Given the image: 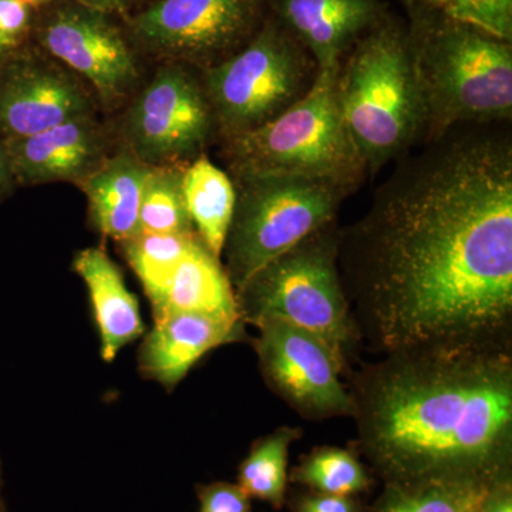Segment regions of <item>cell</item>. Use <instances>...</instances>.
<instances>
[{
  "mask_svg": "<svg viewBox=\"0 0 512 512\" xmlns=\"http://www.w3.org/2000/svg\"><path fill=\"white\" fill-rule=\"evenodd\" d=\"M346 377L352 448L383 485L512 478V346L404 350Z\"/></svg>",
  "mask_w": 512,
  "mask_h": 512,
  "instance_id": "2",
  "label": "cell"
},
{
  "mask_svg": "<svg viewBox=\"0 0 512 512\" xmlns=\"http://www.w3.org/2000/svg\"><path fill=\"white\" fill-rule=\"evenodd\" d=\"M3 143L15 184L25 185L82 181L103 161L106 147L92 113Z\"/></svg>",
  "mask_w": 512,
  "mask_h": 512,
  "instance_id": "14",
  "label": "cell"
},
{
  "mask_svg": "<svg viewBox=\"0 0 512 512\" xmlns=\"http://www.w3.org/2000/svg\"><path fill=\"white\" fill-rule=\"evenodd\" d=\"M29 22L30 8L23 0H0V53H13Z\"/></svg>",
  "mask_w": 512,
  "mask_h": 512,
  "instance_id": "28",
  "label": "cell"
},
{
  "mask_svg": "<svg viewBox=\"0 0 512 512\" xmlns=\"http://www.w3.org/2000/svg\"><path fill=\"white\" fill-rule=\"evenodd\" d=\"M339 229H320L279 256L235 292L245 325L282 320L312 333L328 346L343 376L360 349L339 272Z\"/></svg>",
  "mask_w": 512,
  "mask_h": 512,
  "instance_id": "5",
  "label": "cell"
},
{
  "mask_svg": "<svg viewBox=\"0 0 512 512\" xmlns=\"http://www.w3.org/2000/svg\"><path fill=\"white\" fill-rule=\"evenodd\" d=\"M238 184L224 245L225 272L235 292L259 269L335 224L348 192L328 181L282 175H247Z\"/></svg>",
  "mask_w": 512,
  "mask_h": 512,
  "instance_id": "7",
  "label": "cell"
},
{
  "mask_svg": "<svg viewBox=\"0 0 512 512\" xmlns=\"http://www.w3.org/2000/svg\"><path fill=\"white\" fill-rule=\"evenodd\" d=\"M289 481L319 494L359 497L375 484L372 471L353 448H313L289 473Z\"/></svg>",
  "mask_w": 512,
  "mask_h": 512,
  "instance_id": "22",
  "label": "cell"
},
{
  "mask_svg": "<svg viewBox=\"0 0 512 512\" xmlns=\"http://www.w3.org/2000/svg\"><path fill=\"white\" fill-rule=\"evenodd\" d=\"M0 512H6L5 503H3L2 498H0Z\"/></svg>",
  "mask_w": 512,
  "mask_h": 512,
  "instance_id": "33",
  "label": "cell"
},
{
  "mask_svg": "<svg viewBox=\"0 0 512 512\" xmlns=\"http://www.w3.org/2000/svg\"><path fill=\"white\" fill-rule=\"evenodd\" d=\"M292 512H367L359 497L313 493L298 494L289 503Z\"/></svg>",
  "mask_w": 512,
  "mask_h": 512,
  "instance_id": "29",
  "label": "cell"
},
{
  "mask_svg": "<svg viewBox=\"0 0 512 512\" xmlns=\"http://www.w3.org/2000/svg\"><path fill=\"white\" fill-rule=\"evenodd\" d=\"M436 140L339 231L350 315L376 356L512 346L510 140Z\"/></svg>",
  "mask_w": 512,
  "mask_h": 512,
  "instance_id": "1",
  "label": "cell"
},
{
  "mask_svg": "<svg viewBox=\"0 0 512 512\" xmlns=\"http://www.w3.org/2000/svg\"><path fill=\"white\" fill-rule=\"evenodd\" d=\"M183 174L184 170L174 164L153 165L141 198L138 232H195L185 205Z\"/></svg>",
  "mask_w": 512,
  "mask_h": 512,
  "instance_id": "25",
  "label": "cell"
},
{
  "mask_svg": "<svg viewBox=\"0 0 512 512\" xmlns=\"http://www.w3.org/2000/svg\"><path fill=\"white\" fill-rule=\"evenodd\" d=\"M254 349L266 386L309 421L353 417L355 404L342 367L328 346L301 328L266 319L256 323Z\"/></svg>",
  "mask_w": 512,
  "mask_h": 512,
  "instance_id": "9",
  "label": "cell"
},
{
  "mask_svg": "<svg viewBox=\"0 0 512 512\" xmlns=\"http://www.w3.org/2000/svg\"><path fill=\"white\" fill-rule=\"evenodd\" d=\"M336 93L343 123L366 168L404 153L424 128L409 29L384 16L340 62Z\"/></svg>",
  "mask_w": 512,
  "mask_h": 512,
  "instance_id": "4",
  "label": "cell"
},
{
  "mask_svg": "<svg viewBox=\"0 0 512 512\" xmlns=\"http://www.w3.org/2000/svg\"><path fill=\"white\" fill-rule=\"evenodd\" d=\"M211 130L207 94L180 66L158 70L126 120L130 153L150 165L175 164L204 147Z\"/></svg>",
  "mask_w": 512,
  "mask_h": 512,
  "instance_id": "10",
  "label": "cell"
},
{
  "mask_svg": "<svg viewBox=\"0 0 512 512\" xmlns=\"http://www.w3.org/2000/svg\"><path fill=\"white\" fill-rule=\"evenodd\" d=\"M276 20L316 70H335L357 40L386 16L380 0H274Z\"/></svg>",
  "mask_w": 512,
  "mask_h": 512,
  "instance_id": "16",
  "label": "cell"
},
{
  "mask_svg": "<svg viewBox=\"0 0 512 512\" xmlns=\"http://www.w3.org/2000/svg\"><path fill=\"white\" fill-rule=\"evenodd\" d=\"M79 86L60 70L26 57L0 64V138L42 133L92 111Z\"/></svg>",
  "mask_w": 512,
  "mask_h": 512,
  "instance_id": "13",
  "label": "cell"
},
{
  "mask_svg": "<svg viewBox=\"0 0 512 512\" xmlns=\"http://www.w3.org/2000/svg\"><path fill=\"white\" fill-rule=\"evenodd\" d=\"M429 8L512 42V0H420Z\"/></svg>",
  "mask_w": 512,
  "mask_h": 512,
  "instance_id": "26",
  "label": "cell"
},
{
  "mask_svg": "<svg viewBox=\"0 0 512 512\" xmlns=\"http://www.w3.org/2000/svg\"><path fill=\"white\" fill-rule=\"evenodd\" d=\"M409 36L430 136L461 123L510 119V40L412 0Z\"/></svg>",
  "mask_w": 512,
  "mask_h": 512,
  "instance_id": "3",
  "label": "cell"
},
{
  "mask_svg": "<svg viewBox=\"0 0 512 512\" xmlns=\"http://www.w3.org/2000/svg\"><path fill=\"white\" fill-rule=\"evenodd\" d=\"M200 512H252L251 497L238 484L197 485Z\"/></svg>",
  "mask_w": 512,
  "mask_h": 512,
  "instance_id": "27",
  "label": "cell"
},
{
  "mask_svg": "<svg viewBox=\"0 0 512 512\" xmlns=\"http://www.w3.org/2000/svg\"><path fill=\"white\" fill-rule=\"evenodd\" d=\"M23 2H25L26 5H28L29 8L32 9L39 8V6L45 5V3L50 2V0H23Z\"/></svg>",
  "mask_w": 512,
  "mask_h": 512,
  "instance_id": "32",
  "label": "cell"
},
{
  "mask_svg": "<svg viewBox=\"0 0 512 512\" xmlns=\"http://www.w3.org/2000/svg\"><path fill=\"white\" fill-rule=\"evenodd\" d=\"M73 269L89 291L100 333L101 357L113 362L127 343L144 333L136 296L128 291L120 269L104 249H83L74 258Z\"/></svg>",
  "mask_w": 512,
  "mask_h": 512,
  "instance_id": "17",
  "label": "cell"
},
{
  "mask_svg": "<svg viewBox=\"0 0 512 512\" xmlns=\"http://www.w3.org/2000/svg\"><path fill=\"white\" fill-rule=\"evenodd\" d=\"M471 512H474V511H471Z\"/></svg>",
  "mask_w": 512,
  "mask_h": 512,
  "instance_id": "35",
  "label": "cell"
},
{
  "mask_svg": "<svg viewBox=\"0 0 512 512\" xmlns=\"http://www.w3.org/2000/svg\"><path fill=\"white\" fill-rule=\"evenodd\" d=\"M247 338L241 318L175 312L156 320L138 350V370L173 390L210 350Z\"/></svg>",
  "mask_w": 512,
  "mask_h": 512,
  "instance_id": "15",
  "label": "cell"
},
{
  "mask_svg": "<svg viewBox=\"0 0 512 512\" xmlns=\"http://www.w3.org/2000/svg\"><path fill=\"white\" fill-rule=\"evenodd\" d=\"M197 232L190 234H151L137 232L119 242L124 258L140 279L154 309L161 299L181 259L187 254Z\"/></svg>",
  "mask_w": 512,
  "mask_h": 512,
  "instance_id": "23",
  "label": "cell"
},
{
  "mask_svg": "<svg viewBox=\"0 0 512 512\" xmlns=\"http://www.w3.org/2000/svg\"><path fill=\"white\" fill-rule=\"evenodd\" d=\"M312 57L269 20L238 53L207 72V99L229 137L275 119L311 89Z\"/></svg>",
  "mask_w": 512,
  "mask_h": 512,
  "instance_id": "8",
  "label": "cell"
},
{
  "mask_svg": "<svg viewBox=\"0 0 512 512\" xmlns=\"http://www.w3.org/2000/svg\"><path fill=\"white\" fill-rule=\"evenodd\" d=\"M488 487L476 483L384 484L367 512H471Z\"/></svg>",
  "mask_w": 512,
  "mask_h": 512,
  "instance_id": "24",
  "label": "cell"
},
{
  "mask_svg": "<svg viewBox=\"0 0 512 512\" xmlns=\"http://www.w3.org/2000/svg\"><path fill=\"white\" fill-rule=\"evenodd\" d=\"M9 55H5V53H0V64L3 63V60L6 59V57H8Z\"/></svg>",
  "mask_w": 512,
  "mask_h": 512,
  "instance_id": "34",
  "label": "cell"
},
{
  "mask_svg": "<svg viewBox=\"0 0 512 512\" xmlns=\"http://www.w3.org/2000/svg\"><path fill=\"white\" fill-rule=\"evenodd\" d=\"M43 46L89 80L104 100H116L136 80V63L119 30L86 6L56 10L40 32Z\"/></svg>",
  "mask_w": 512,
  "mask_h": 512,
  "instance_id": "12",
  "label": "cell"
},
{
  "mask_svg": "<svg viewBox=\"0 0 512 512\" xmlns=\"http://www.w3.org/2000/svg\"><path fill=\"white\" fill-rule=\"evenodd\" d=\"M175 312L210 313L241 318L235 291L220 258L195 238L181 259L161 299L154 320Z\"/></svg>",
  "mask_w": 512,
  "mask_h": 512,
  "instance_id": "19",
  "label": "cell"
},
{
  "mask_svg": "<svg viewBox=\"0 0 512 512\" xmlns=\"http://www.w3.org/2000/svg\"><path fill=\"white\" fill-rule=\"evenodd\" d=\"M261 0H158L133 20L134 35L165 55L207 60L252 37Z\"/></svg>",
  "mask_w": 512,
  "mask_h": 512,
  "instance_id": "11",
  "label": "cell"
},
{
  "mask_svg": "<svg viewBox=\"0 0 512 512\" xmlns=\"http://www.w3.org/2000/svg\"><path fill=\"white\" fill-rule=\"evenodd\" d=\"M153 165L133 153L103 160L82 180L94 227L121 242L138 232L141 198Z\"/></svg>",
  "mask_w": 512,
  "mask_h": 512,
  "instance_id": "18",
  "label": "cell"
},
{
  "mask_svg": "<svg viewBox=\"0 0 512 512\" xmlns=\"http://www.w3.org/2000/svg\"><path fill=\"white\" fill-rule=\"evenodd\" d=\"M338 69L320 70L311 89L275 119L231 136L238 177L282 175L328 181L349 191L366 170L340 114Z\"/></svg>",
  "mask_w": 512,
  "mask_h": 512,
  "instance_id": "6",
  "label": "cell"
},
{
  "mask_svg": "<svg viewBox=\"0 0 512 512\" xmlns=\"http://www.w3.org/2000/svg\"><path fill=\"white\" fill-rule=\"evenodd\" d=\"M303 436L299 427H279L252 444L238 470V485L251 498L282 510L289 481V450Z\"/></svg>",
  "mask_w": 512,
  "mask_h": 512,
  "instance_id": "21",
  "label": "cell"
},
{
  "mask_svg": "<svg viewBox=\"0 0 512 512\" xmlns=\"http://www.w3.org/2000/svg\"><path fill=\"white\" fill-rule=\"evenodd\" d=\"M13 184H15V180H13L12 170H10L8 151L0 138V197L12 190Z\"/></svg>",
  "mask_w": 512,
  "mask_h": 512,
  "instance_id": "31",
  "label": "cell"
},
{
  "mask_svg": "<svg viewBox=\"0 0 512 512\" xmlns=\"http://www.w3.org/2000/svg\"><path fill=\"white\" fill-rule=\"evenodd\" d=\"M183 191L192 227L205 247L221 258L237 201L231 178L201 157L184 168Z\"/></svg>",
  "mask_w": 512,
  "mask_h": 512,
  "instance_id": "20",
  "label": "cell"
},
{
  "mask_svg": "<svg viewBox=\"0 0 512 512\" xmlns=\"http://www.w3.org/2000/svg\"><path fill=\"white\" fill-rule=\"evenodd\" d=\"M474 512H512V478L490 485Z\"/></svg>",
  "mask_w": 512,
  "mask_h": 512,
  "instance_id": "30",
  "label": "cell"
}]
</instances>
